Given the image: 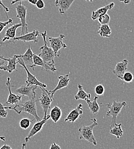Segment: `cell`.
Segmentation results:
<instances>
[{
  "label": "cell",
  "mask_w": 134,
  "mask_h": 149,
  "mask_svg": "<svg viewBox=\"0 0 134 149\" xmlns=\"http://www.w3.org/2000/svg\"><path fill=\"white\" fill-rule=\"evenodd\" d=\"M78 93L74 96L75 100H84L85 101H87V100H91V94L87 93L83 90V86L81 84H78Z\"/></svg>",
  "instance_id": "22"
},
{
  "label": "cell",
  "mask_w": 134,
  "mask_h": 149,
  "mask_svg": "<svg viewBox=\"0 0 134 149\" xmlns=\"http://www.w3.org/2000/svg\"><path fill=\"white\" fill-rule=\"evenodd\" d=\"M119 1L120 2H123L124 4H129L130 2H131V0H119Z\"/></svg>",
  "instance_id": "37"
},
{
  "label": "cell",
  "mask_w": 134,
  "mask_h": 149,
  "mask_svg": "<svg viewBox=\"0 0 134 149\" xmlns=\"http://www.w3.org/2000/svg\"><path fill=\"white\" fill-rule=\"evenodd\" d=\"M33 122V120H31L30 119L23 118L22 119H21V120L19 122V126L21 127V129L26 130L30 127L31 123Z\"/></svg>",
  "instance_id": "27"
},
{
  "label": "cell",
  "mask_w": 134,
  "mask_h": 149,
  "mask_svg": "<svg viewBox=\"0 0 134 149\" xmlns=\"http://www.w3.org/2000/svg\"><path fill=\"white\" fill-rule=\"evenodd\" d=\"M98 99V96H96L92 101L91 100H87V101H86L88 104V107L90 111L94 115L97 114L100 110L99 105L97 102Z\"/></svg>",
  "instance_id": "23"
},
{
  "label": "cell",
  "mask_w": 134,
  "mask_h": 149,
  "mask_svg": "<svg viewBox=\"0 0 134 149\" xmlns=\"http://www.w3.org/2000/svg\"><path fill=\"white\" fill-rule=\"evenodd\" d=\"M8 112L6 110L5 107L2 103H0V117L1 118H6L7 116Z\"/></svg>",
  "instance_id": "32"
},
{
  "label": "cell",
  "mask_w": 134,
  "mask_h": 149,
  "mask_svg": "<svg viewBox=\"0 0 134 149\" xmlns=\"http://www.w3.org/2000/svg\"><path fill=\"white\" fill-rule=\"evenodd\" d=\"M69 74L70 73H69L67 74H65V75H61V76H59L58 77L59 81L58 83L57 86L53 90L49 91L50 93L51 94L52 97H53L54 93H56L58 90L68 86L69 83L70 82Z\"/></svg>",
  "instance_id": "17"
},
{
  "label": "cell",
  "mask_w": 134,
  "mask_h": 149,
  "mask_svg": "<svg viewBox=\"0 0 134 149\" xmlns=\"http://www.w3.org/2000/svg\"><path fill=\"white\" fill-rule=\"evenodd\" d=\"M62 115V111L60 107L58 106H54L50 111V116L52 120L54 123H57L58 121L60 119Z\"/></svg>",
  "instance_id": "24"
},
{
  "label": "cell",
  "mask_w": 134,
  "mask_h": 149,
  "mask_svg": "<svg viewBox=\"0 0 134 149\" xmlns=\"http://www.w3.org/2000/svg\"><path fill=\"white\" fill-rule=\"evenodd\" d=\"M13 22V19H9L6 21L2 22L0 21V33L2 32V31L3 30V29L9 24Z\"/></svg>",
  "instance_id": "31"
},
{
  "label": "cell",
  "mask_w": 134,
  "mask_h": 149,
  "mask_svg": "<svg viewBox=\"0 0 134 149\" xmlns=\"http://www.w3.org/2000/svg\"><path fill=\"white\" fill-rule=\"evenodd\" d=\"M50 149H61V148L59 145H58L55 142H54L51 145Z\"/></svg>",
  "instance_id": "35"
},
{
  "label": "cell",
  "mask_w": 134,
  "mask_h": 149,
  "mask_svg": "<svg viewBox=\"0 0 134 149\" xmlns=\"http://www.w3.org/2000/svg\"><path fill=\"white\" fill-rule=\"evenodd\" d=\"M91 123L89 126H83L78 129L79 138L93 143L94 146L97 145V141L94 135V128L98 125V123L96 118L91 119Z\"/></svg>",
  "instance_id": "3"
},
{
  "label": "cell",
  "mask_w": 134,
  "mask_h": 149,
  "mask_svg": "<svg viewBox=\"0 0 134 149\" xmlns=\"http://www.w3.org/2000/svg\"><path fill=\"white\" fill-rule=\"evenodd\" d=\"M19 57H20L19 55H14L13 57L9 58H6L0 55V71H4L6 66L7 71L9 72L16 71L17 59Z\"/></svg>",
  "instance_id": "7"
},
{
  "label": "cell",
  "mask_w": 134,
  "mask_h": 149,
  "mask_svg": "<svg viewBox=\"0 0 134 149\" xmlns=\"http://www.w3.org/2000/svg\"><path fill=\"white\" fill-rule=\"evenodd\" d=\"M41 93L39 98L36 101H38L40 103L41 106L42 107L44 112L43 118H46L47 115V112L50 108L51 104L54 100V97H52L49 91H47L45 88L40 87Z\"/></svg>",
  "instance_id": "5"
},
{
  "label": "cell",
  "mask_w": 134,
  "mask_h": 149,
  "mask_svg": "<svg viewBox=\"0 0 134 149\" xmlns=\"http://www.w3.org/2000/svg\"><path fill=\"white\" fill-rule=\"evenodd\" d=\"M36 66H40L42 68V70L46 71H50L53 72V69L50 66H49L47 63H46L38 55L34 54L33 55V65L30 67V68L33 69L34 71L35 70L34 68Z\"/></svg>",
  "instance_id": "19"
},
{
  "label": "cell",
  "mask_w": 134,
  "mask_h": 149,
  "mask_svg": "<svg viewBox=\"0 0 134 149\" xmlns=\"http://www.w3.org/2000/svg\"><path fill=\"white\" fill-rule=\"evenodd\" d=\"M110 134L114 135L118 139L122 137L123 134V130L122 129V123H115L114 127L110 129Z\"/></svg>",
  "instance_id": "26"
},
{
  "label": "cell",
  "mask_w": 134,
  "mask_h": 149,
  "mask_svg": "<svg viewBox=\"0 0 134 149\" xmlns=\"http://www.w3.org/2000/svg\"><path fill=\"white\" fill-rule=\"evenodd\" d=\"M21 23L13 25L8 28L3 38H0V47L6 46L12 43L13 40L16 37V31L18 28H21Z\"/></svg>",
  "instance_id": "8"
},
{
  "label": "cell",
  "mask_w": 134,
  "mask_h": 149,
  "mask_svg": "<svg viewBox=\"0 0 134 149\" xmlns=\"http://www.w3.org/2000/svg\"><path fill=\"white\" fill-rule=\"evenodd\" d=\"M97 33L101 37L109 38L111 35V29L109 24L101 25Z\"/></svg>",
  "instance_id": "25"
},
{
  "label": "cell",
  "mask_w": 134,
  "mask_h": 149,
  "mask_svg": "<svg viewBox=\"0 0 134 149\" xmlns=\"http://www.w3.org/2000/svg\"><path fill=\"white\" fill-rule=\"evenodd\" d=\"M100 104L102 105V106H105L109 109V110L106 113V116L112 117L110 124V129H111L114 127L115 123H116V119L118 116L119 115L122 109L127 106V103L126 101L117 102L116 100H113L112 104L109 103H101Z\"/></svg>",
  "instance_id": "4"
},
{
  "label": "cell",
  "mask_w": 134,
  "mask_h": 149,
  "mask_svg": "<svg viewBox=\"0 0 134 149\" xmlns=\"http://www.w3.org/2000/svg\"><path fill=\"white\" fill-rule=\"evenodd\" d=\"M41 35L43 38L44 45L40 48L41 53L38 55V56L49 66L52 67L53 69V72L57 71V68L55 66V61H54V57H56V55L53 50L51 47H48L47 42L46 41V37H47V31H45L44 32L41 33Z\"/></svg>",
  "instance_id": "2"
},
{
  "label": "cell",
  "mask_w": 134,
  "mask_h": 149,
  "mask_svg": "<svg viewBox=\"0 0 134 149\" xmlns=\"http://www.w3.org/2000/svg\"><path fill=\"white\" fill-rule=\"evenodd\" d=\"M36 6L39 9H43L45 6V4L43 0H38L36 4Z\"/></svg>",
  "instance_id": "33"
},
{
  "label": "cell",
  "mask_w": 134,
  "mask_h": 149,
  "mask_svg": "<svg viewBox=\"0 0 134 149\" xmlns=\"http://www.w3.org/2000/svg\"><path fill=\"white\" fill-rule=\"evenodd\" d=\"M50 118V115H47L46 118H43V119L37 122L30 130L27 136L25 138V142H28L33 136H34L36 134H37L39 131L42 130L43 126Z\"/></svg>",
  "instance_id": "13"
},
{
  "label": "cell",
  "mask_w": 134,
  "mask_h": 149,
  "mask_svg": "<svg viewBox=\"0 0 134 149\" xmlns=\"http://www.w3.org/2000/svg\"><path fill=\"white\" fill-rule=\"evenodd\" d=\"M74 1L75 0H56L55 5L59 8L60 14L64 15Z\"/></svg>",
  "instance_id": "20"
},
{
  "label": "cell",
  "mask_w": 134,
  "mask_h": 149,
  "mask_svg": "<svg viewBox=\"0 0 134 149\" xmlns=\"http://www.w3.org/2000/svg\"><path fill=\"white\" fill-rule=\"evenodd\" d=\"M6 85L8 87L9 91V96L7 99V101L5 105H16L19 103V102H21L22 100V96L16 95L13 93L12 91V87H13L11 84V79L10 77L7 78V81L6 83Z\"/></svg>",
  "instance_id": "11"
},
{
  "label": "cell",
  "mask_w": 134,
  "mask_h": 149,
  "mask_svg": "<svg viewBox=\"0 0 134 149\" xmlns=\"http://www.w3.org/2000/svg\"><path fill=\"white\" fill-rule=\"evenodd\" d=\"M0 149H12L10 146L6 145V144H5L3 145L2 146H1L0 148Z\"/></svg>",
  "instance_id": "36"
},
{
  "label": "cell",
  "mask_w": 134,
  "mask_h": 149,
  "mask_svg": "<svg viewBox=\"0 0 134 149\" xmlns=\"http://www.w3.org/2000/svg\"><path fill=\"white\" fill-rule=\"evenodd\" d=\"M104 91H105L104 87L102 84H100L96 86L95 88V93L97 95H99V96L103 95L104 93Z\"/></svg>",
  "instance_id": "30"
},
{
  "label": "cell",
  "mask_w": 134,
  "mask_h": 149,
  "mask_svg": "<svg viewBox=\"0 0 134 149\" xmlns=\"http://www.w3.org/2000/svg\"><path fill=\"white\" fill-rule=\"evenodd\" d=\"M99 23L101 25H105V24H109V22H110V16L106 13L102 16H100V17H99L97 19Z\"/></svg>",
  "instance_id": "28"
},
{
  "label": "cell",
  "mask_w": 134,
  "mask_h": 149,
  "mask_svg": "<svg viewBox=\"0 0 134 149\" xmlns=\"http://www.w3.org/2000/svg\"><path fill=\"white\" fill-rule=\"evenodd\" d=\"M0 140L3 141H6V138L5 136H0Z\"/></svg>",
  "instance_id": "40"
},
{
  "label": "cell",
  "mask_w": 134,
  "mask_h": 149,
  "mask_svg": "<svg viewBox=\"0 0 134 149\" xmlns=\"http://www.w3.org/2000/svg\"><path fill=\"white\" fill-rule=\"evenodd\" d=\"M26 144L25 143H22V148H21V149H25V148H26Z\"/></svg>",
  "instance_id": "41"
},
{
  "label": "cell",
  "mask_w": 134,
  "mask_h": 149,
  "mask_svg": "<svg viewBox=\"0 0 134 149\" xmlns=\"http://www.w3.org/2000/svg\"><path fill=\"white\" fill-rule=\"evenodd\" d=\"M38 86L34 85L25 84L21 86L20 87L15 90L16 93H19L22 96H28L29 99L36 96V90L37 89Z\"/></svg>",
  "instance_id": "12"
},
{
  "label": "cell",
  "mask_w": 134,
  "mask_h": 149,
  "mask_svg": "<svg viewBox=\"0 0 134 149\" xmlns=\"http://www.w3.org/2000/svg\"><path fill=\"white\" fill-rule=\"evenodd\" d=\"M29 1V3H30L31 4L33 5H36L37 2L38 0H27Z\"/></svg>",
  "instance_id": "38"
},
{
  "label": "cell",
  "mask_w": 134,
  "mask_h": 149,
  "mask_svg": "<svg viewBox=\"0 0 134 149\" xmlns=\"http://www.w3.org/2000/svg\"><path fill=\"white\" fill-rule=\"evenodd\" d=\"M17 11V17L20 19V23L22 25L21 31L20 32L21 35H23L28 33V25L26 22L27 7L23 5L21 2L16 7Z\"/></svg>",
  "instance_id": "6"
},
{
  "label": "cell",
  "mask_w": 134,
  "mask_h": 149,
  "mask_svg": "<svg viewBox=\"0 0 134 149\" xmlns=\"http://www.w3.org/2000/svg\"><path fill=\"white\" fill-rule=\"evenodd\" d=\"M40 35L39 32L37 30H34L30 33L21 35L19 37H16L12 41V43H16L17 41H22L23 42L33 41L34 42H37L38 41V37Z\"/></svg>",
  "instance_id": "14"
},
{
  "label": "cell",
  "mask_w": 134,
  "mask_h": 149,
  "mask_svg": "<svg viewBox=\"0 0 134 149\" xmlns=\"http://www.w3.org/2000/svg\"><path fill=\"white\" fill-rule=\"evenodd\" d=\"M85 1H89V2H93V0H85Z\"/></svg>",
  "instance_id": "42"
},
{
  "label": "cell",
  "mask_w": 134,
  "mask_h": 149,
  "mask_svg": "<svg viewBox=\"0 0 134 149\" xmlns=\"http://www.w3.org/2000/svg\"><path fill=\"white\" fill-rule=\"evenodd\" d=\"M65 38V36L63 34H60L58 37H49L50 47L54 52L56 57H59L60 55L59 51L60 49L67 48V45L63 42Z\"/></svg>",
  "instance_id": "10"
},
{
  "label": "cell",
  "mask_w": 134,
  "mask_h": 149,
  "mask_svg": "<svg viewBox=\"0 0 134 149\" xmlns=\"http://www.w3.org/2000/svg\"><path fill=\"white\" fill-rule=\"evenodd\" d=\"M27 1V0H13L11 2V5H14V3L19 2H22V1Z\"/></svg>",
  "instance_id": "39"
},
{
  "label": "cell",
  "mask_w": 134,
  "mask_h": 149,
  "mask_svg": "<svg viewBox=\"0 0 134 149\" xmlns=\"http://www.w3.org/2000/svg\"><path fill=\"white\" fill-rule=\"evenodd\" d=\"M33 55L34 54L30 45H28V48L25 53L23 55H20L21 58L23 60L26 67L30 68V67L33 65Z\"/></svg>",
  "instance_id": "21"
},
{
  "label": "cell",
  "mask_w": 134,
  "mask_h": 149,
  "mask_svg": "<svg viewBox=\"0 0 134 149\" xmlns=\"http://www.w3.org/2000/svg\"><path fill=\"white\" fill-rule=\"evenodd\" d=\"M0 6H1L3 8V9L5 10V14H6V17H7V19H9L8 13L9 12V9L3 3L2 0H0Z\"/></svg>",
  "instance_id": "34"
},
{
  "label": "cell",
  "mask_w": 134,
  "mask_h": 149,
  "mask_svg": "<svg viewBox=\"0 0 134 149\" xmlns=\"http://www.w3.org/2000/svg\"><path fill=\"white\" fill-rule=\"evenodd\" d=\"M114 5H115V3L114 2H111L109 4L107 5L106 6L100 8L95 11H93L91 18L93 20L97 19L100 16L106 14L109 10L112 9L114 8Z\"/></svg>",
  "instance_id": "18"
},
{
  "label": "cell",
  "mask_w": 134,
  "mask_h": 149,
  "mask_svg": "<svg viewBox=\"0 0 134 149\" xmlns=\"http://www.w3.org/2000/svg\"><path fill=\"white\" fill-rule=\"evenodd\" d=\"M17 64H19L22 67H23L26 72L27 80L25 82L26 84L37 86H39V87H43V88H45L47 87V85L46 84L41 83V81H39L37 79V78L29 71V70L27 69V67L25 64L23 60L21 57L18 58Z\"/></svg>",
  "instance_id": "9"
},
{
  "label": "cell",
  "mask_w": 134,
  "mask_h": 149,
  "mask_svg": "<svg viewBox=\"0 0 134 149\" xmlns=\"http://www.w3.org/2000/svg\"><path fill=\"white\" fill-rule=\"evenodd\" d=\"M36 96L33 97L31 99H29L28 101L25 102L22 104H16L14 106H9L5 107L6 110H13L16 112L17 113L21 114L22 112H25L29 113L30 115L33 116L34 119L39 122L41 120V118L39 117L37 113V108L36 106Z\"/></svg>",
  "instance_id": "1"
},
{
  "label": "cell",
  "mask_w": 134,
  "mask_h": 149,
  "mask_svg": "<svg viewBox=\"0 0 134 149\" xmlns=\"http://www.w3.org/2000/svg\"><path fill=\"white\" fill-rule=\"evenodd\" d=\"M134 79V74L130 72H126L123 76V80L127 83H131Z\"/></svg>",
  "instance_id": "29"
},
{
  "label": "cell",
  "mask_w": 134,
  "mask_h": 149,
  "mask_svg": "<svg viewBox=\"0 0 134 149\" xmlns=\"http://www.w3.org/2000/svg\"><path fill=\"white\" fill-rule=\"evenodd\" d=\"M83 113V105L82 104H79L77 106V107L69 112L67 117L65 118V122H70L71 123H74L77 119L80 118V116Z\"/></svg>",
  "instance_id": "16"
},
{
  "label": "cell",
  "mask_w": 134,
  "mask_h": 149,
  "mask_svg": "<svg viewBox=\"0 0 134 149\" xmlns=\"http://www.w3.org/2000/svg\"><path fill=\"white\" fill-rule=\"evenodd\" d=\"M129 65V61L127 59H123L121 61L115 65V68L113 71L119 79L122 80L124 74L127 72Z\"/></svg>",
  "instance_id": "15"
}]
</instances>
